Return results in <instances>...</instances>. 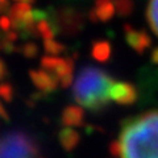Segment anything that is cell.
Here are the masks:
<instances>
[{
	"instance_id": "6da1fadb",
	"label": "cell",
	"mask_w": 158,
	"mask_h": 158,
	"mask_svg": "<svg viewBox=\"0 0 158 158\" xmlns=\"http://www.w3.org/2000/svg\"><path fill=\"white\" fill-rule=\"evenodd\" d=\"M112 153L116 158H158V110L128 118Z\"/></svg>"
},
{
	"instance_id": "7a4b0ae2",
	"label": "cell",
	"mask_w": 158,
	"mask_h": 158,
	"mask_svg": "<svg viewBox=\"0 0 158 158\" xmlns=\"http://www.w3.org/2000/svg\"><path fill=\"white\" fill-rule=\"evenodd\" d=\"M115 79L98 67H85L74 82V99L90 111H99L112 102Z\"/></svg>"
},
{
	"instance_id": "3957f363",
	"label": "cell",
	"mask_w": 158,
	"mask_h": 158,
	"mask_svg": "<svg viewBox=\"0 0 158 158\" xmlns=\"http://www.w3.org/2000/svg\"><path fill=\"white\" fill-rule=\"evenodd\" d=\"M0 158H38V149L24 132H9L0 138Z\"/></svg>"
},
{
	"instance_id": "277c9868",
	"label": "cell",
	"mask_w": 158,
	"mask_h": 158,
	"mask_svg": "<svg viewBox=\"0 0 158 158\" xmlns=\"http://www.w3.org/2000/svg\"><path fill=\"white\" fill-rule=\"evenodd\" d=\"M137 100V91L129 83L115 82L112 88V102L121 106H131Z\"/></svg>"
},
{
	"instance_id": "5b68a950",
	"label": "cell",
	"mask_w": 158,
	"mask_h": 158,
	"mask_svg": "<svg viewBox=\"0 0 158 158\" xmlns=\"http://www.w3.org/2000/svg\"><path fill=\"white\" fill-rule=\"evenodd\" d=\"M125 38L127 42L135 49L137 53H144L148 48L150 46V38L149 36L142 32V31H136L131 27L125 28Z\"/></svg>"
},
{
	"instance_id": "8992f818",
	"label": "cell",
	"mask_w": 158,
	"mask_h": 158,
	"mask_svg": "<svg viewBox=\"0 0 158 158\" xmlns=\"http://www.w3.org/2000/svg\"><path fill=\"white\" fill-rule=\"evenodd\" d=\"M115 12H116V8L112 0H98L96 15L100 20L107 21V20H110L113 16Z\"/></svg>"
},
{
	"instance_id": "52a82bcc",
	"label": "cell",
	"mask_w": 158,
	"mask_h": 158,
	"mask_svg": "<svg viewBox=\"0 0 158 158\" xmlns=\"http://www.w3.org/2000/svg\"><path fill=\"white\" fill-rule=\"evenodd\" d=\"M146 16L150 28L156 33V36H158V0H150L149 2Z\"/></svg>"
},
{
	"instance_id": "ba28073f",
	"label": "cell",
	"mask_w": 158,
	"mask_h": 158,
	"mask_svg": "<svg viewBox=\"0 0 158 158\" xmlns=\"http://www.w3.org/2000/svg\"><path fill=\"white\" fill-rule=\"evenodd\" d=\"M110 53H111V49H110V45L107 42H102L96 45V48L94 49V56H95L100 61H104L110 57Z\"/></svg>"
},
{
	"instance_id": "9c48e42d",
	"label": "cell",
	"mask_w": 158,
	"mask_h": 158,
	"mask_svg": "<svg viewBox=\"0 0 158 158\" xmlns=\"http://www.w3.org/2000/svg\"><path fill=\"white\" fill-rule=\"evenodd\" d=\"M115 8H116L117 13L123 15V16H127V15H129L131 11L133 9V3L131 0H116Z\"/></svg>"
},
{
	"instance_id": "30bf717a",
	"label": "cell",
	"mask_w": 158,
	"mask_h": 158,
	"mask_svg": "<svg viewBox=\"0 0 158 158\" xmlns=\"http://www.w3.org/2000/svg\"><path fill=\"white\" fill-rule=\"evenodd\" d=\"M150 58H152V61H153V62L157 63V65H158V48H156L152 52V56H150Z\"/></svg>"
}]
</instances>
